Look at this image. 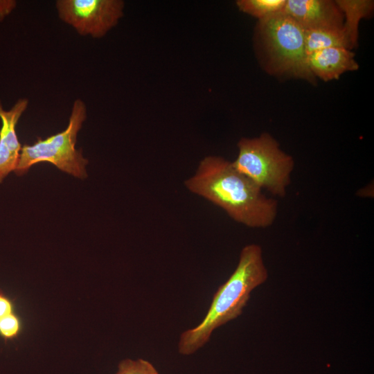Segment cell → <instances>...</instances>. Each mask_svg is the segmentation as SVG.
I'll return each mask as SVG.
<instances>
[{"label":"cell","instance_id":"6da1fadb","mask_svg":"<svg viewBox=\"0 0 374 374\" xmlns=\"http://www.w3.org/2000/svg\"><path fill=\"white\" fill-rule=\"evenodd\" d=\"M192 193L223 209L234 221L250 228L271 226L278 215V201L239 172L232 162L221 157L204 158L191 177L185 181Z\"/></svg>","mask_w":374,"mask_h":374},{"label":"cell","instance_id":"7a4b0ae2","mask_svg":"<svg viewBox=\"0 0 374 374\" xmlns=\"http://www.w3.org/2000/svg\"><path fill=\"white\" fill-rule=\"evenodd\" d=\"M267 276L260 246L250 244L243 247L235 269L213 295L202 321L181 335L179 353L184 355L194 353L209 340L215 329L240 316L251 291Z\"/></svg>","mask_w":374,"mask_h":374},{"label":"cell","instance_id":"3957f363","mask_svg":"<svg viewBox=\"0 0 374 374\" xmlns=\"http://www.w3.org/2000/svg\"><path fill=\"white\" fill-rule=\"evenodd\" d=\"M233 167L261 190L283 198L291 182L294 168L293 157L283 151L269 134L254 138H242Z\"/></svg>","mask_w":374,"mask_h":374},{"label":"cell","instance_id":"277c9868","mask_svg":"<svg viewBox=\"0 0 374 374\" xmlns=\"http://www.w3.org/2000/svg\"><path fill=\"white\" fill-rule=\"evenodd\" d=\"M87 118V107L81 99H76L72 106L66 128L45 139L38 138L32 145L21 147L15 172L17 176L26 174L29 168L39 162L47 161L63 172L78 178L87 176L88 160L81 150L75 148L77 135Z\"/></svg>","mask_w":374,"mask_h":374},{"label":"cell","instance_id":"5b68a950","mask_svg":"<svg viewBox=\"0 0 374 374\" xmlns=\"http://www.w3.org/2000/svg\"><path fill=\"white\" fill-rule=\"evenodd\" d=\"M258 30L276 71L311 82L314 80L308 64L305 30L293 18L280 12L259 21Z\"/></svg>","mask_w":374,"mask_h":374},{"label":"cell","instance_id":"8992f818","mask_svg":"<svg viewBox=\"0 0 374 374\" xmlns=\"http://www.w3.org/2000/svg\"><path fill=\"white\" fill-rule=\"evenodd\" d=\"M59 18L82 36L104 37L123 15L120 0H58Z\"/></svg>","mask_w":374,"mask_h":374},{"label":"cell","instance_id":"52a82bcc","mask_svg":"<svg viewBox=\"0 0 374 374\" xmlns=\"http://www.w3.org/2000/svg\"><path fill=\"white\" fill-rule=\"evenodd\" d=\"M283 12L304 30L343 28L344 17L335 1L330 0H286Z\"/></svg>","mask_w":374,"mask_h":374},{"label":"cell","instance_id":"ba28073f","mask_svg":"<svg viewBox=\"0 0 374 374\" xmlns=\"http://www.w3.org/2000/svg\"><path fill=\"white\" fill-rule=\"evenodd\" d=\"M28 105L27 98L19 99L9 110H5L0 100V184L17 168L21 145L17 132V124Z\"/></svg>","mask_w":374,"mask_h":374},{"label":"cell","instance_id":"9c48e42d","mask_svg":"<svg viewBox=\"0 0 374 374\" xmlns=\"http://www.w3.org/2000/svg\"><path fill=\"white\" fill-rule=\"evenodd\" d=\"M355 57L350 49L332 47L308 54V64L314 78L326 82L339 79L346 71L357 70L359 66Z\"/></svg>","mask_w":374,"mask_h":374},{"label":"cell","instance_id":"30bf717a","mask_svg":"<svg viewBox=\"0 0 374 374\" xmlns=\"http://www.w3.org/2000/svg\"><path fill=\"white\" fill-rule=\"evenodd\" d=\"M335 3L344 17L343 30L352 47H356L359 21L371 13L373 10V1L337 0Z\"/></svg>","mask_w":374,"mask_h":374},{"label":"cell","instance_id":"8fae6325","mask_svg":"<svg viewBox=\"0 0 374 374\" xmlns=\"http://www.w3.org/2000/svg\"><path fill=\"white\" fill-rule=\"evenodd\" d=\"M307 54L332 47L353 48L343 28H322L305 30Z\"/></svg>","mask_w":374,"mask_h":374},{"label":"cell","instance_id":"7c38bea8","mask_svg":"<svg viewBox=\"0 0 374 374\" xmlns=\"http://www.w3.org/2000/svg\"><path fill=\"white\" fill-rule=\"evenodd\" d=\"M286 0H239L238 8L259 19H267L283 12Z\"/></svg>","mask_w":374,"mask_h":374},{"label":"cell","instance_id":"4fadbf2b","mask_svg":"<svg viewBox=\"0 0 374 374\" xmlns=\"http://www.w3.org/2000/svg\"><path fill=\"white\" fill-rule=\"evenodd\" d=\"M116 374H159L155 367L148 361L139 359H125L118 364Z\"/></svg>","mask_w":374,"mask_h":374},{"label":"cell","instance_id":"5bb4252c","mask_svg":"<svg viewBox=\"0 0 374 374\" xmlns=\"http://www.w3.org/2000/svg\"><path fill=\"white\" fill-rule=\"evenodd\" d=\"M21 330V320L15 312L0 319V337L5 342L18 337Z\"/></svg>","mask_w":374,"mask_h":374},{"label":"cell","instance_id":"9a60e30c","mask_svg":"<svg viewBox=\"0 0 374 374\" xmlns=\"http://www.w3.org/2000/svg\"><path fill=\"white\" fill-rule=\"evenodd\" d=\"M15 303L0 289V319L15 312Z\"/></svg>","mask_w":374,"mask_h":374},{"label":"cell","instance_id":"2e32d148","mask_svg":"<svg viewBox=\"0 0 374 374\" xmlns=\"http://www.w3.org/2000/svg\"><path fill=\"white\" fill-rule=\"evenodd\" d=\"M17 3L12 0H0V21L8 16L16 7Z\"/></svg>","mask_w":374,"mask_h":374}]
</instances>
